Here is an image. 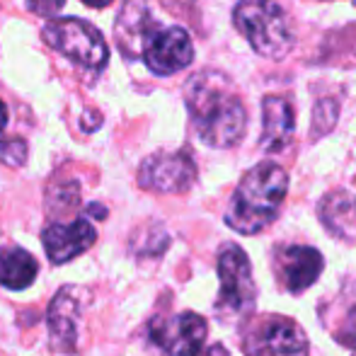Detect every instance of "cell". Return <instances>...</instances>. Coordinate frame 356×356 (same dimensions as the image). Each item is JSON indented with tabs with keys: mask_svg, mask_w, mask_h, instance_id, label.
Wrapping results in <instances>:
<instances>
[{
	"mask_svg": "<svg viewBox=\"0 0 356 356\" xmlns=\"http://www.w3.org/2000/svg\"><path fill=\"white\" fill-rule=\"evenodd\" d=\"M218 298L216 310L223 320H248L257 303V284L250 259L238 245L228 243L218 252Z\"/></svg>",
	"mask_w": 356,
	"mask_h": 356,
	"instance_id": "277c9868",
	"label": "cell"
},
{
	"mask_svg": "<svg viewBox=\"0 0 356 356\" xmlns=\"http://www.w3.org/2000/svg\"><path fill=\"white\" fill-rule=\"evenodd\" d=\"M5 127H8V107H5V104L0 102V136H3Z\"/></svg>",
	"mask_w": 356,
	"mask_h": 356,
	"instance_id": "ffe728a7",
	"label": "cell"
},
{
	"mask_svg": "<svg viewBox=\"0 0 356 356\" xmlns=\"http://www.w3.org/2000/svg\"><path fill=\"white\" fill-rule=\"evenodd\" d=\"M296 131V114L286 97L269 95L262 102V145L267 153H279L291 143Z\"/></svg>",
	"mask_w": 356,
	"mask_h": 356,
	"instance_id": "4fadbf2b",
	"label": "cell"
},
{
	"mask_svg": "<svg viewBox=\"0 0 356 356\" xmlns=\"http://www.w3.org/2000/svg\"><path fill=\"white\" fill-rule=\"evenodd\" d=\"M44 42L58 51L61 56L71 58L75 66L85 68V71L99 73L107 66L109 49L104 44L102 34L97 27L78 17H63L51 19L42 32Z\"/></svg>",
	"mask_w": 356,
	"mask_h": 356,
	"instance_id": "5b68a950",
	"label": "cell"
},
{
	"mask_svg": "<svg viewBox=\"0 0 356 356\" xmlns=\"http://www.w3.org/2000/svg\"><path fill=\"white\" fill-rule=\"evenodd\" d=\"M272 267L284 291L300 293L320 279L325 259L310 245H279L272 254Z\"/></svg>",
	"mask_w": 356,
	"mask_h": 356,
	"instance_id": "9c48e42d",
	"label": "cell"
},
{
	"mask_svg": "<svg viewBox=\"0 0 356 356\" xmlns=\"http://www.w3.org/2000/svg\"><path fill=\"white\" fill-rule=\"evenodd\" d=\"M27 8L34 15H42V17H54L58 10L63 8V0H27Z\"/></svg>",
	"mask_w": 356,
	"mask_h": 356,
	"instance_id": "ac0fdd59",
	"label": "cell"
},
{
	"mask_svg": "<svg viewBox=\"0 0 356 356\" xmlns=\"http://www.w3.org/2000/svg\"><path fill=\"white\" fill-rule=\"evenodd\" d=\"M184 99L204 143L211 148H233L240 143L248 127V112L228 75L218 71L197 73L187 83Z\"/></svg>",
	"mask_w": 356,
	"mask_h": 356,
	"instance_id": "6da1fadb",
	"label": "cell"
},
{
	"mask_svg": "<svg viewBox=\"0 0 356 356\" xmlns=\"http://www.w3.org/2000/svg\"><path fill=\"white\" fill-rule=\"evenodd\" d=\"M85 5H90V8H107L109 3H114V0H83Z\"/></svg>",
	"mask_w": 356,
	"mask_h": 356,
	"instance_id": "44dd1931",
	"label": "cell"
},
{
	"mask_svg": "<svg viewBox=\"0 0 356 356\" xmlns=\"http://www.w3.org/2000/svg\"><path fill=\"white\" fill-rule=\"evenodd\" d=\"M24 158H27V145H24V141H19V138H8V141H3V145H0V160H5L8 165H22Z\"/></svg>",
	"mask_w": 356,
	"mask_h": 356,
	"instance_id": "e0dca14e",
	"label": "cell"
},
{
	"mask_svg": "<svg viewBox=\"0 0 356 356\" xmlns=\"http://www.w3.org/2000/svg\"><path fill=\"white\" fill-rule=\"evenodd\" d=\"M323 318L337 344L356 352V286L339 293L334 303H327Z\"/></svg>",
	"mask_w": 356,
	"mask_h": 356,
	"instance_id": "9a60e30c",
	"label": "cell"
},
{
	"mask_svg": "<svg viewBox=\"0 0 356 356\" xmlns=\"http://www.w3.org/2000/svg\"><path fill=\"white\" fill-rule=\"evenodd\" d=\"M199 356H230V354H228V349H225L223 344H211V347L204 349Z\"/></svg>",
	"mask_w": 356,
	"mask_h": 356,
	"instance_id": "d6986e66",
	"label": "cell"
},
{
	"mask_svg": "<svg viewBox=\"0 0 356 356\" xmlns=\"http://www.w3.org/2000/svg\"><path fill=\"white\" fill-rule=\"evenodd\" d=\"M245 356H308V337L293 318L257 315L245 320Z\"/></svg>",
	"mask_w": 356,
	"mask_h": 356,
	"instance_id": "8992f818",
	"label": "cell"
},
{
	"mask_svg": "<svg viewBox=\"0 0 356 356\" xmlns=\"http://www.w3.org/2000/svg\"><path fill=\"white\" fill-rule=\"evenodd\" d=\"M207 320L189 310L150 325V337L168 356H199L207 344Z\"/></svg>",
	"mask_w": 356,
	"mask_h": 356,
	"instance_id": "ba28073f",
	"label": "cell"
},
{
	"mask_svg": "<svg viewBox=\"0 0 356 356\" xmlns=\"http://www.w3.org/2000/svg\"><path fill=\"white\" fill-rule=\"evenodd\" d=\"M37 259L22 248H0V284L5 289L22 291L37 279Z\"/></svg>",
	"mask_w": 356,
	"mask_h": 356,
	"instance_id": "2e32d148",
	"label": "cell"
},
{
	"mask_svg": "<svg viewBox=\"0 0 356 356\" xmlns=\"http://www.w3.org/2000/svg\"><path fill=\"white\" fill-rule=\"evenodd\" d=\"M289 192V175L282 165L264 160L243 175L225 209V223L240 235H257L277 220Z\"/></svg>",
	"mask_w": 356,
	"mask_h": 356,
	"instance_id": "7a4b0ae2",
	"label": "cell"
},
{
	"mask_svg": "<svg viewBox=\"0 0 356 356\" xmlns=\"http://www.w3.org/2000/svg\"><path fill=\"white\" fill-rule=\"evenodd\" d=\"M194 47L182 27L153 32L143 44V61L155 75H175L192 63Z\"/></svg>",
	"mask_w": 356,
	"mask_h": 356,
	"instance_id": "30bf717a",
	"label": "cell"
},
{
	"mask_svg": "<svg viewBox=\"0 0 356 356\" xmlns=\"http://www.w3.org/2000/svg\"><path fill=\"white\" fill-rule=\"evenodd\" d=\"M354 182H356V179H354Z\"/></svg>",
	"mask_w": 356,
	"mask_h": 356,
	"instance_id": "603a6c76",
	"label": "cell"
},
{
	"mask_svg": "<svg viewBox=\"0 0 356 356\" xmlns=\"http://www.w3.org/2000/svg\"><path fill=\"white\" fill-rule=\"evenodd\" d=\"M78 325H80V300L73 286L61 289L49 305V337L56 354L78 352Z\"/></svg>",
	"mask_w": 356,
	"mask_h": 356,
	"instance_id": "7c38bea8",
	"label": "cell"
},
{
	"mask_svg": "<svg viewBox=\"0 0 356 356\" xmlns=\"http://www.w3.org/2000/svg\"><path fill=\"white\" fill-rule=\"evenodd\" d=\"M354 5H356V0H354Z\"/></svg>",
	"mask_w": 356,
	"mask_h": 356,
	"instance_id": "7402d4cb",
	"label": "cell"
},
{
	"mask_svg": "<svg viewBox=\"0 0 356 356\" xmlns=\"http://www.w3.org/2000/svg\"><path fill=\"white\" fill-rule=\"evenodd\" d=\"M233 19L238 32L248 39L259 56L282 61L293 49V22L277 0H240L235 5Z\"/></svg>",
	"mask_w": 356,
	"mask_h": 356,
	"instance_id": "3957f363",
	"label": "cell"
},
{
	"mask_svg": "<svg viewBox=\"0 0 356 356\" xmlns=\"http://www.w3.org/2000/svg\"><path fill=\"white\" fill-rule=\"evenodd\" d=\"M197 182V165L189 153H155L138 168V184L148 192L182 194Z\"/></svg>",
	"mask_w": 356,
	"mask_h": 356,
	"instance_id": "52a82bcc",
	"label": "cell"
},
{
	"mask_svg": "<svg viewBox=\"0 0 356 356\" xmlns=\"http://www.w3.org/2000/svg\"><path fill=\"white\" fill-rule=\"evenodd\" d=\"M42 240L47 257L54 264H66L92 248L97 230L88 218H75L71 223H51L42 233Z\"/></svg>",
	"mask_w": 356,
	"mask_h": 356,
	"instance_id": "8fae6325",
	"label": "cell"
},
{
	"mask_svg": "<svg viewBox=\"0 0 356 356\" xmlns=\"http://www.w3.org/2000/svg\"><path fill=\"white\" fill-rule=\"evenodd\" d=\"M318 216L323 220L325 230L332 238L354 243L356 240V197L344 189L325 194L318 204Z\"/></svg>",
	"mask_w": 356,
	"mask_h": 356,
	"instance_id": "5bb4252c",
	"label": "cell"
}]
</instances>
